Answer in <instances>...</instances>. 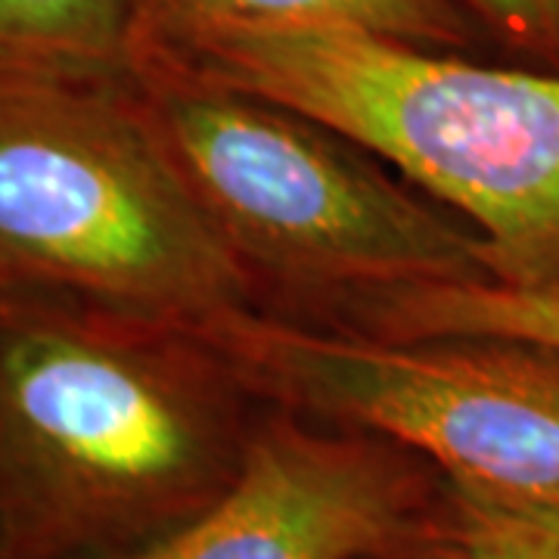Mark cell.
Instances as JSON below:
<instances>
[{"label": "cell", "mask_w": 559, "mask_h": 559, "mask_svg": "<svg viewBox=\"0 0 559 559\" xmlns=\"http://www.w3.org/2000/svg\"><path fill=\"white\" fill-rule=\"evenodd\" d=\"M183 336L0 289V513L20 559L159 535L234 481L252 432Z\"/></svg>", "instance_id": "cell-1"}, {"label": "cell", "mask_w": 559, "mask_h": 559, "mask_svg": "<svg viewBox=\"0 0 559 559\" xmlns=\"http://www.w3.org/2000/svg\"><path fill=\"white\" fill-rule=\"evenodd\" d=\"M131 72L280 103L395 165L479 234L495 280L559 283V75L330 25H215Z\"/></svg>", "instance_id": "cell-2"}, {"label": "cell", "mask_w": 559, "mask_h": 559, "mask_svg": "<svg viewBox=\"0 0 559 559\" xmlns=\"http://www.w3.org/2000/svg\"><path fill=\"white\" fill-rule=\"evenodd\" d=\"M0 289L193 340L249 311V267L124 79L0 72Z\"/></svg>", "instance_id": "cell-3"}, {"label": "cell", "mask_w": 559, "mask_h": 559, "mask_svg": "<svg viewBox=\"0 0 559 559\" xmlns=\"http://www.w3.org/2000/svg\"><path fill=\"white\" fill-rule=\"evenodd\" d=\"M131 79L180 175L242 261L382 293L495 277L469 224L401 190L326 124L205 81Z\"/></svg>", "instance_id": "cell-4"}, {"label": "cell", "mask_w": 559, "mask_h": 559, "mask_svg": "<svg viewBox=\"0 0 559 559\" xmlns=\"http://www.w3.org/2000/svg\"><path fill=\"white\" fill-rule=\"evenodd\" d=\"M197 340L283 404L429 460L448 481L559 507V355L507 340H367L240 311Z\"/></svg>", "instance_id": "cell-5"}, {"label": "cell", "mask_w": 559, "mask_h": 559, "mask_svg": "<svg viewBox=\"0 0 559 559\" xmlns=\"http://www.w3.org/2000/svg\"><path fill=\"white\" fill-rule=\"evenodd\" d=\"M454 544L448 479L380 436L289 417L252 429L234 481L159 535L75 559H399Z\"/></svg>", "instance_id": "cell-6"}, {"label": "cell", "mask_w": 559, "mask_h": 559, "mask_svg": "<svg viewBox=\"0 0 559 559\" xmlns=\"http://www.w3.org/2000/svg\"><path fill=\"white\" fill-rule=\"evenodd\" d=\"M215 25H330L436 50L473 38L460 0H134L131 53Z\"/></svg>", "instance_id": "cell-7"}, {"label": "cell", "mask_w": 559, "mask_h": 559, "mask_svg": "<svg viewBox=\"0 0 559 559\" xmlns=\"http://www.w3.org/2000/svg\"><path fill=\"white\" fill-rule=\"evenodd\" d=\"M377 305L392 340H507L559 355V283H432L389 289Z\"/></svg>", "instance_id": "cell-8"}, {"label": "cell", "mask_w": 559, "mask_h": 559, "mask_svg": "<svg viewBox=\"0 0 559 559\" xmlns=\"http://www.w3.org/2000/svg\"><path fill=\"white\" fill-rule=\"evenodd\" d=\"M134 0H0V72L131 75Z\"/></svg>", "instance_id": "cell-9"}, {"label": "cell", "mask_w": 559, "mask_h": 559, "mask_svg": "<svg viewBox=\"0 0 559 559\" xmlns=\"http://www.w3.org/2000/svg\"><path fill=\"white\" fill-rule=\"evenodd\" d=\"M451 535L466 559H559V507L448 481Z\"/></svg>", "instance_id": "cell-10"}, {"label": "cell", "mask_w": 559, "mask_h": 559, "mask_svg": "<svg viewBox=\"0 0 559 559\" xmlns=\"http://www.w3.org/2000/svg\"><path fill=\"white\" fill-rule=\"evenodd\" d=\"M469 13L525 50H559V0H460Z\"/></svg>", "instance_id": "cell-11"}, {"label": "cell", "mask_w": 559, "mask_h": 559, "mask_svg": "<svg viewBox=\"0 0 559 559\" xmlns=\"http://www.w3.org/2000/svg\"><path fill=\"white\" fill-rule=\"evenodd\" d=\"M399 559H466L457 544H441V547H429V550H419V554H411V557Z\"/></svg>", "instance_id": "cell-12"}, {"label": "cell", "mask_w": 559, "mask_h": 559, "mask_svg": "<svg viewBox=\"0 0 559 559\" xmlns=\"http://www.w3.org/2000/svg\"><path fill=\"white\" fill-rule=\"evenodd\" d=\"M0 559H20L16 544H13V535H10V525L3 520V513H0Z\"/></svg>", "instance_id": "cell-13"}]
</instances>
